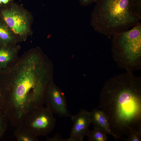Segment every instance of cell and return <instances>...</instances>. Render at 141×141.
Masks as SVG:
<instances>
[{
	"mask_svg": "<svg viewBox=\"0 0 141 141\" xmlns=\"http://www.w3.org/2000/svg\"><path fill=\"white\" fill-rule=\"evenodd\" d=\"M0 17L14 34L18 42L25 41L32 34L33 16L22 5L13 1L0 7Z\"/></svg>",
	"mask_w": 141,
	"mask_h": 141,
	"instance_id": "cell-5",
	"label": "cell"
},
{
	"mask_svg": "<svg viewBox=\"0 0 141 141\" xmlns=\"http://www.w3.org/2000/svg\"><path fill=\"white\" fill-rule=\"evenodd\" d=\"M32 48L7 69L0 71V108L11 125L16 128L28 114L43 105L49 83L39 56Z\"/></svg>",
	"mask_w": 141,
	"mask_h": 141,
	"instance_id": "cell-1",
	"label": "cell"
},
{
	"mask_svg": "<svg viewBox=\"0 0 141 141\" xmlns=\"http://www.w3.org/2000/svg\"><path fill=\"white\" fill-rule=\"evenodd\" d=\"M90 115L91 123L94 127L99 128L106 134L111 135L116 140L119 139L111 131L108 118L103 111L95 108L90 112Z\"/></svg>",
	"mask_w": 141,
	"mask_h": 141,
	"instance_id": "cell-10",
	"label": "cell"
},
{
	"mask_svg": "<svg viewBox=\"0 0 141 141\" xmlns=\"http://www.w3.org/2000/svg\"><path fill=\"white\" fill-rule=\"evenodd\" d=\"M129 130L130 133L129 137L123 139L128 141H141V130L137 131L132 128H129Z\"/></svg>",
	"mask_w": 141,
	"mask_h": 141,
	"instance_id": "cell-15",
	"label": "cell"
},
{
	"mask_svg": "<svg viewBox=\"0 0 141 141\" xmlns=\"http://www.w3.org/2000/svg\"><path fill=\"white\" fill-rule=\"evenodd\" d=\"M112 38L113 58L120 68L132 72L141 68V23Z\"/></svg>",
	"mask_w": 141,
	"mask_h": 141,
	"instance_id": "cell-4",
	"label": "cell"
},
{
	"mask_svg": "<svg viewBox=\"0 0 141 141\" xmlns=\"http://www.w3.org/2000/svg\"><path fill=\"white\" fill-rule=\"evenodd\" d=\"M20 49L16 44L0 46V71L7 69L17 60Z\"/></svg>",
	"mask_w": 141,
	"mask_h": 141,
	"instance_id": "cell-9",
	"label": "cell"
},
{
	"mask_svg": "<svg viewBox=\"0 0 141 141\" xmlns=\"http://www.w3.org/2000/svg\"><path fill=\"white\" fill-rule=\"evenodd\" d=\"M53 114L46 107L42 105L31 111L24 122L37 137L45 136L52 131L55 126L56 119Z\"/></svg>",
	"mask_w": 141,
	"mask_h": 141,
	"instance_id": "cell-6",
	"label": "cell"
},
{
	"mask_svg": "<svg viewBox=\"0 0 141 141\" xmlns=\"http://www.w3.org/2000/svg\"><path fill=\"white\" fill-rule=\"evenodd\" d=\"M97 0H79L80 5L83 6H87L93 3H96Z\"/></svg>",
	"mask_w": 141,
	"mask_h": 141,
	"instance_id": "cell-17",
	"label": "cell"
},
{
	"mask_svg": "<svg viewBox=\"0 0 141 141\" xmlns=\"http://www.w3.org/2000/svg\"><path fill=\"white\" fill-rule=\"evenodd\" d=\"M14 136L18 141H38L35 134L30 130L24 122L16 127Z\"/></svg>",
	"mask_w": 141,
	"mask_h": 141,
	"instance_id": "cell-12",
	"label": "cell"
},
{
	"mask_svg": "<svg viewBox=\"0 0 141 141\" xmlns=\"http://www.w3.org/2000/svg\"><path fill=\"white\" fill-rule=\"evenodd\" d=\"M8 121L6 116L0 108V140L7 130Z\"/></svg>",
	"mask_w": 141,
	"mask_h": 141,
	"instance_id": "cell-14",
	"label": "cell"
},
{
	"mask_svg": "<svg viewBox=\"0 0 141 141\" xmlns=\"http://www.w3.org/2000/svg\"><path fill=\"white\" fill-rule=\"evenodd\" d=\"M99 107L119 139L129 137V128L141 130L140 78L126 71L109 79L101 91Z\"/></svg>",
	"mask_w": 141,
	"mask_h": 141,
	"instance_id": "cell-2",
	"label": "cell"
},
{
	"mask_svg": "<svg viewBox=\"0 0 141 141\" xmlns=\"http://www.w3.org/2000/svg\"><path fill=\"white\" fill-rule=\"evenodd\" d=\"M47 141H67V139H63L59 134H56L54 136L47 138Z\"/></svg>",
	"mask_w": 141,
	"mask_h": 141,
	"instance_id": "cell-16",
	"label": "cell"
},
{
	"mask_svg": "<svg viewBox=\"0 0 141 141\" xmlns=\"http://www.w3.org/2000/svg\"><path fill=\"white\" fill-rule=\"evenodd\" d=\"M18 42L13 32L0 17V46L16 44Z\"/></svg>",
	"mask_w": 141,
	"mask_h": 141,
	"instance_id": "cell-11",
	"label": "cell"
},
{
	"mask_svg": "<svg viewBox=\"0 0 141 141\" xmlns=\"http://www.w3.org/2000/svg\"><path fill=\"white\" fill-rule=\"evenodd\" d=\"M106 135L99 128L94 127L93 130H89L87 136L90 141H106L107 140Z\"/></svg>",
	"mask_w": 141,
	"mask_h": 141,
	"instance_id": "cell-13",
	"label": "cell"
},
{
	"mask_svg": "<svg viewBox=\"0 0 141 141\" xmlns=\"http://www.w3.org/2000/svg\"><path fill=\"white\" fill-rule=\"evenodd\" d=\"M91 25L98 32L111 38L140 24L135 0H97Z\"/></svg>",
	"mask_w": 141,
	"mask_h": 141,
	"instance_id": "cell-3",
	"label": "cell"
},
{
	"mask_svg": "<svg viewBox=\"0 0 141 141\" xmlns=\"http://www.w3.org/2000/svg\"><path fill=\"white\" fill-rule=\"evenodd\" d=\"M2 3L3 4H6L11 1H13V0H1Z\"/></svg>",
	"mask_w": 141,
	"mask_h": 141,
	"instance_id": "cell-18",
	"label": "cell"
},
{
	"mask_svg": "<svg viewBox=\"0 0 141 141\" xmlns=\"http://www.w3.org/2000/svg\"><path fill=\"white\" fill-rule=\"evenodd\" d=\"M44 103L53 113L61 117H70L67 101L63 94L54 84L49 83L45 90Z\"/></svg>",
	"mask_w": 141,
	"mask_h": 141,
	"instance_id": "cell-7",
	"label": "cell"
},
{
	"mask_svg": "<svg viewBox=\"0 0 141 141\" xmlns=\"http://www.w3.org/2000/svg\"><path fill=\"white\" fill-rule=\"evenodd\" d=\"M70 117L73 124L67 141H83L84 137L87 136L91 123L90 112L82 109Z\"/></svg>",
	"mask_w": 141,
	"mask_h": 141,
	"instance_id": "cell-8",
	"label": "cell"
},
{
	"mask_svg": "<svg viewBox=\"0 0 141 141\" xmlns=\"http://www.w3.org/2000/svg\"><path fill=\"white\" fill-rule=\"evenodd\" d=\"M1 4H2L1 2V0H0V7L1 6Z\"/></svg>",
	"mask_w": 141,
	"mask_h": 141,
	"instance_id": "cell-19",
	"label": "cell"
}]
</instances>
